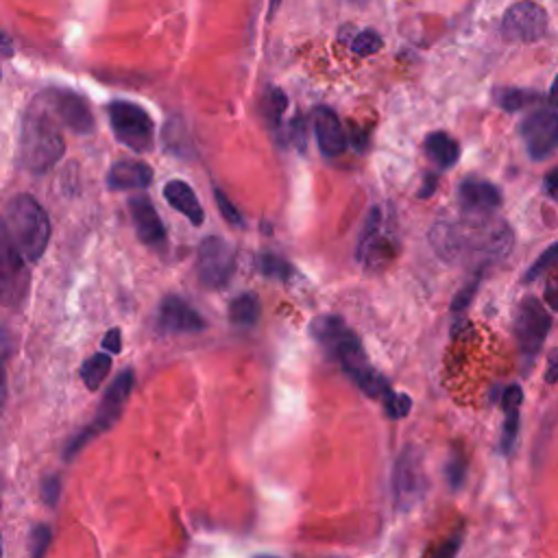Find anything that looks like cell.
Listing matches in <instances>:
<instances>
[{
    "mask_svg": "<svg viewBox=\"0 0 558 558\" xmlns=\"http://www.w3.org/2000/svg\"><path fill=\"white\" fill-rule=\"evenodd\" d=\"M111 368V355H107L105 351L102 353H94L89 355L83 366H81V379L83 384L89 388V390H98L100 384L105 381L107 373Z\"/></svg>",
    "mask_w": 558,
    "mask_h": 558,
    "instance_id": "cell-24",
    "label": "cell"
},
{
    "mask_svg": "<svg viewBox=\"0 0 558 558\" xmlns=\"http://www.w3.org/2000/svg\"><path fill=\"white\" fill-rule=\"evenodd\" d=\"M31 272L28 262L17 251L7 225L0 216V303L15 307L28 294Z\"/></svg>",
    "mask_w": 558,
    "mask_h": 558,
    "instance_id": "cell-7",
    "label": "cell"
},
{
    "mask_svg": "<svg viewBox=\"0 0 558 558\" xmlns=\"http://www.w3.org/2000/svg\"><path fill=\"white\" fill-rule=\"evenodd\" d=\"M207 327L205 318L181 296L168 294L159 303L157 329L163 333H196Z\"/></svg>",
    "mask_w": 558,
    "mask_h": 558,
    "instance_id": "cell-14",
    "label": "cell"
},
{
    "mask_svg": "<svg viewBox=\"0 0 558 558\" xmlns=\"http://www.w3.org/2000/svg\"><path fill=\"white\" fill-rule=\"evenodd\" d=\"M61 124L70 126L74 133H87L94 129V116L87 102L68 89H50L41 96Z\"/></svg>",
    "mask_w": 558,
    "mask_h": 558,
    "instance_id": "cell-15",
    "label": "cell"
},
{
    "mask_svg": "<svg viewBox=\"0 0 558 558\" xmlns=\"http://www.w3.org/2000/svg\"><path fill=\"white\" fill-rule=\"evenodd\" d=\"M536 98H538V94L521 89V87H501L495 92V100L506 111H517V109L525 107L527 102H534Z\"/></svg>",
    "mask_w": 558,
    "mask_h": 558,
    "instance_id": "cell-25",
    "label": "cell"
},
{
    "mask_svg": "<svg viewBox=\"0 0 558 558\" xmlns=\"http://www.w3.org/2000/svg\"><path fill=\"white\" fill-rule=\"evenodd\" d=\"M2 220L22 257L28 264L39 262L50 242V220L46 209L31 194H17L7 203Z\"/></svg>",
    "mask_w": 558,
    "mask_h": 558,
    "instance_id": "cell-4",
    "label": "cell"
},
{
    "mask_svg": "<svg viewBox=\"0 0 558 558\" xmlns=\"http://www.w3.org/2000/svg\"><path fill=\"white\" fill-rule=\"evenodd\" d=\"M59 490H61L59 477H57V475H48V477L44 480V490H41L44 501H46L48 506H54V504H57V497H59Z\"/></svg>",
    "mask_w": 558,
    "mask_h": 558,
    "instance_id": "cell-36",
    "label": "cell"
},
{
    "mask_svg": "<svg viewBox=\"0 0 558 558\" xmlns=\"http://www.w3.org/2000/svg\"><path fill=\"white\" fill-rule=\"evenodd\" d=\"M545 301H547L549 310L558 312V277H556L551 283H547V288H545Z\"/></svg>",
    "mask_w": 558,
    "mask_h": 558,
    "instance_id": "cell-40",
    "label": "cell"
},
{
    "mask_svg": "<svg viewBox=\"0 0 558 558\" xmlns=\"http://www.w3.org/2000/svg\"><path fill=\"white\" fill-rule=\"evenodd\" d=\"M196 270H198V279L205 288H211V290L225 288L235 270L233 246L218 235L205 238L198 246Z\"/></svg>",
    "mask_w": 558,
    "mask_h": 558,
    "instance_id": "cell-11",
    "label": "cell"
},
{
    "mask_svg": "<svg viewBox=\"0 0 558 558\" xmlns=\"http://www.w3.org/2000/svg\"><path fill=\"white\" fill-rule=\"evenodd\" d=\"M549 100L558 107V74H556V78H554V83L549 87Z\"/></svg>",
    "mask_w": 558,
    "mask_h": 558,
    "instance_id": "cell-42",
    "label": "cell"
},
{
    "mask_svg": "<svg viewBox=\"0 0 558 558\" xmlns=\"http://www.w3.org/2000/svg\"><path fill=\"white\" fill-rule=\"evenodd\" d=\"M50 538H52L50 527H48V525H37V527L33 530V549H31V554H33V556H41V554L46 551Z\"/></svg>",
    "mask_w": 558,
    "mask_h": 558,
    "instance_id": "cell-35",
    "label": "cell"
},
{
    "mask_svg": "<svg viewBox=\"0 0 558 558\" xmlns=\"http://www.w3.org/2000/svg\"><path fill=\"white\" fill-rule=\"evenodd\" d=\"M432 244L442 259L480 255L482 264L501 259L512 246V231L504 220L471 218L469 222H438L432 229Z\"/></svg>",
    "mask_w": 558,
    "mask_h": 558,
    "instance_id": "cell-2",
    "label": "cell"
},
{
    "mask_svg": "<svg viewBox=\"0 0 558 558\" xmlns=\"http://www.w3.org/2000/svg\"><path fill=\"white\" fill-rule=\"evenodd\" d=\"M129 209H131V218L137 231V238L148 244V246H159L166 240V229L163 222L155 209V205L150 203V198L146 196H133L129 201Z\"/></svg>",
    "mask_w": 558,
    "mask_h": 558,
    "instance_id": "cell-17",
    "label": "cell"
},
{
    "mask_svg": "<svg viewBox=\"0 0 558 558\" xmlns=\"http://www.w3.org/2000/svg\"><path fill=\"white\" fill-rule=\"evenodd\" d=\"M163 198L168 201V205H172L179 214H183L192 225H203L205 220V211L201 207V201L196 198V192L192 190V185H187L181 179H172L163 185Z\"/></svg>",
    "mask_w": 558,
    "mask_h": 558,
    "instance_id": "cell-20",
    "label": "cell"
},
{
    "mask_svg": "<svg viewBox=\"0 0 558 558\" xmlns=\"http://www.w3.org/2000/svg\"><path fill=\"white\" fill-rule=\"evenodd\" d=\"M102 349H107L109 353H118L122 349V333L118 327L107 331V336L102 338Z\"/></svg>",
    "mask_w": 558,
    "mask_h": 558,
    "instance_id": "cell-37",
    "label": "cell"
},
{
    "mask_svg": "<svg viewBox=\"0 0 558 558\" xmlns=\"http://www.w3.org/2000/svg\"><path fill=\"white\" fill-rule=\"evenodd\" d=\"M277 4H279V0H272V2H270V15H272V13H275V9H277Z\"/></svg>",
    "mask_w": 558,
    "mask_h": 558,
    "instance_id": "cell-43",
    "label": "cell"
},
{
    "mask_svg": "<svg viewBox=\"0 0 558 558\" xmlns=\"http://www.w3.org/2000/svg\"><path fill=\"white\" fill-rule=\"evenodd\" d=\"M384 408H386V414L390 418H403L410 412V408H412V399L408 395H403V392L390 390L386 395V399H384Z\"/></svg>",
    "mask_w": 558,
    "mask_h": 558,
    "instance_id": "cell-31",
    "label": "cell"
},
{
    "mask_svg": "<svg viewBox=\"0 0 558 558\" xmlns=\"http://www.w3.org/2000/svg\"><path fill=\"white\" fill-rule=\"evenodd\" d=\"M521 137L532 159H545L558 148V113L551 109L532 111L521 124Z\"/></svg>",
    "mask_w": 558,
    "mask_h": 558,
    "instance_id": "cell-13",
    "label": "cell"
},
{
    "mask_svg": "<svg viewBox=\"0 0 558 558\" xmlns=\"http://www.w3.org/2000/svg\"><path fill=\"white\" fill-rule=\"evenodd\" d=\"M482 275H484V268H480V270L475 272V277L456 294V299H453V303H451V312H460V310H464V307L473 301L475 290H477V286H480V281H482Z\"/></svg>",
    "mask_w": 558,
    "mask_h": 558,
    "instance_id": "cell-34",
    "label": "cell"
},
{
    "mask_svg": "<svg viewBox=\"0 0 558 558\" xmlns=\"http://www.w3.org/2000/svg\"><path fill=\"white\" fill-rule=\"evenodd\" d=\"M458 203L466 216L482 218L493 214L501 205V192L495 183L486 179L466 177L458 185Z\"/></svg>",
    "mask_w": 558,
    "mask_h": 558,
    "instance_id": "cell-16",
    "label": "cell"
},
{
    "mask_svg": "<svg viewBox=\"0 0 558 558\" xmlns=\"http://www.w3.org/2000/svg\"><path fill=\"white\" fill-rule=\"evenodd\" d=\"M314 133L325 157H338L347 148V135L340 118L329 107L314 109Z\"/></svg>",
    "mask_w": 558,
    "mask_h": 558,
    "instance_id": "cell-18",
    "label": "cell"
},
{
    "mask_svg": "<svg viewBox=\"0 0 558 558\" xmlns=\"http://www.w3.org/2000/svg\"><path fill=\"white\" fill-rule=\"evenodd\" d=\"M107 113L118 142L135 153H146L153 148L155 122L144 107L129 100H111Z\"/></svg>",
    "mask_w": 558,
    "mask_h": 558,
    "instance_id": "cell-5",
    "label": "cell"
},
{
    "mask_svg": "<svg viewBox=\"0 0 558 558\" xmlns=\"http://www.w3.org/2000/svg\"><path fill=\"white\" fill-rule=\"evenodd\" d=\"M392 501L399 510H410L423 497L427 488L425 471H423V456L416 447H405L392 466Z\"/></svg>",
    "mask_w": 558,
    "mask_h": 558,
    "instance_id": "cell-8",
    "label": "cell"
},
{
    "mask_svg": "<svg viewBox=\"0 0 558 558\" xmlns=\"http://www.w3.org/2000/svg\"><path fill=\"white\" fill-rule=\"evenodd\" d=\"M554 264H558V242H554L547 251H543L536 262L530 266V270L525 272V281L530 279H536L538 275H543L545 270H549Z\"/></svg>",
    "mask_w": 558,
    "mask_h": 558,
    "instance_id": "cell-32",
    "label": "cell"
},
{
    "mask_svg": "<svg viewBox=\"0 0 558 558\" xmlns=\"http://www.w3.org/2000/svg\"><path fill=\"white\" fill-rule=\"evenodd\" d=\"M521 401H523V390L517 384H510L504 395H501V410H504V429H501V451L510 453L514 442H517V434H519V410H521Z\"/></svg>",
    "mask_w": 558,
    "mask_h": 558,
    "instance_id": "cell-21",
    "label": "cell"
},
{
    "mask_svg": "<svg viewBox=\"0 0 558 558\" xmlns=\"http://www.w3.org/2000/svg\"><path fill=\"white\" fill-rule=\"evenodd\" d=\"M214 198H216V205L222 214V218L229 222V225H235V227H244V218L240 216L238 207L229 201V196L220 190V187H214Z\"/></svg>",
    "mask_w": 558,
    "mask_h": 558,
    "instance_id": "cell-33",
    "label": "cell"
},
{
    "mask_svg": "<svg viewBox=\"0 0 558 558\" xmlns=\"http://www.w3.org/2000/svg\"><path fill=\"white\" fill-rule=\"evenodd\" d=\"M549 327H551V316L543 307L541 301L527 296L519 303L517 314H514V336H517L521 353L527 360L536 357V353L541 351V347L547 338Z\"/></svg>",
    "mask_w": 558,
    "mask_h": 558,
    "instance_id": "cell-12",
    "label": "cell"
},
{
    "mask_svg": "<svg viewBox=\"0 0 558 558\" xmlns=\"http://www.w3.org/2000/svg\"><path fill=\"white\" fill-rule=\"evenodd\" d=\"M310 331L364 395L381 401L386 399L392 388L388 386L386 377L371 366L360 338L347 327L340 316L320 314L310 323Z\"/></svg>",
    "mask_w": 558,
    "mask_h": 558,
    "instance_id": "cell-1",
    "label": "cell"
},
{
    "mask_svg": "<svg viewBox=\"0 0 558 558\" xmlns=\"http://www.w3.org/2000/svg\"><path fill=\"white\" fill-rule=\"evenodd\" d=\"M545 381H547V384H556V381H558V349H554V351L549 353L547 371H545Z\"/></svg>",
    "mask_w": 558,
    "mask_h": 558,
    "instance_id": "cell-39",
    "label": "cell"
},
{
    "mask_svg": "<svg viewBox=\"0 0 558 558\" xmlns=\"http://www.w3.org/2000/svg\"><path fill=\"white\" fill-rule=\"evenodd\" d=\"M445 477H447V484H449L451 490L462 488L464 477H466V462H464L462 453L453 451V453L449 456V460L445 462Z\"/></svg>",
    "mask_w": 558,
    "mask_h": 558,
    "instance_id": "cell-30",
    "label": "cell"
},
{
    "mask_svg": "<svg viewBox=\"0 0 558 558\" xmlns=\"http://www.w3.org/2000/svg\"><path fill=\"white\" fill-rule=\"evenodd\" d=\"M133 381H135L133 371H124V373H120V375L113 379V384H111V386L107 388V392H105V399H102V403H100V408H98L94 421H92L83 432H78V434L72 438V442L68 445L65 458L76 456L92 438H96L98 434L107 432V429L120 418V414H122V410H124V403H126V399H129V395H131Z\"/></svg>",
    "mask_w": 558,
    "mask_h": 558,
    "instance_id": "cell-6",
    "label": "cell"
},
{
    "mask_svg": "<svg viewBox=\"0 0 558 558\" xmlns=\"http://www.w3.org/2000/svg\"><path fill=\"white\" fill-rule=\"evenodd\" d=\"M0 554H2V545H0Z\"/></svg>",
    "mask_w": 558,
    "mask_h": 558,
    "instance_id": "cell-44",
    "label": "cell"
},
{
    "mask_svg": "<svg viewBox=\"0 0 558 558\" xmlns=\"http://www.w3.org/2000/svg\"><path fill=\"white\" fill-rule=\"evenodd\" d=\"M0 48L7 52V54H11V50H13V46H11V39H9V35L0 28Z\"/></svg>",
    "mask_w": 558,
    "mask_h": 558,
    "instance_id": "cell-41",
    "label": "cell"
},
{
    "mask_svg": "<svg viewBox=\"0 0 558 558\" xmlns=\"http://www.w3.org/2000/svg\"><path fill=\"white\" fill-rule=\"evenodd\" d=\"M0 74H2V72H0Z\"/></svg>",
    "mask_w": 558,
    "mask_h": 558,
    "instance_id": "cell-45",
    "label": "cell"
},
{
    "mask_svg": "<svg viewBox=\"0 0 558 558\" xmlns=\"http://www.w3.org/2000/svg\"><path fill=\"white\" fill-rule=\"evenodd\" d=\"M392 244H395V238L390 233V225L386 220L384 209L373 207L357 238V246H355L357 262L375 270L392 257Z\"/></svg>",
    "mask_w": 558,
    "mask_h": 558,
    "instance_id": "cell-9",
    "label": "cell"
},
{
    "mask_svg": "<svg viewBox=\"0 0 558 558\" xmlns=\"http://www.w3.org/2000/svg\"><path fill=\"white\" fill-rule=\"evenodd\" d=\"M286 107H288L286 94H283L279 87H268V92H266V96H264V109H266V116H268V120H270L272 126L279 124V120H281Z\"/></svg>",
    "mask_w": 558,
    "mask_h": 558,
    "instance_id": "cell-28",
    "label": "cell"
},
{
    "mask_svg": "<svg viewBox=\"0 0 558 558\" xmlns=\"http://www.w3.org/2000/svg\"><path fill=\"white\" fill-rule=\"evenodd\" d=\"M257 266H259V272L264 277H270V279H283L286 281L292 275V266L275 253H262L259 259H257Z\"/></svg>",
    "mask_w": 558,
    "mask_h": 558,
    "instance_id": "cell-26",
    "label": "cell"
},
{
    "mask_svg": "<svg viewBox=\"0 0 558 558\" xmlns=\"http://www.w3.org/2000/svg\"><path fill=\"white\" fill-rule=\"evenodd\" d=\"M543 190H545V194H547L549 198L558 201V166L551 168V170L545 174V179H543Z\"/></svg>",
    "mask_w": 558,
    "mask_h": 558,
    "instance_id": "cell-38",
    "label": "cell"
},
{
    "mask_svg": "<svg viewBox=\"0 0 558 558\" xmlns=\"http://www.w3.org/2000/svg\"><path fill=\"white\" fill-rule=\"evenodd\" d=\"M13 353V340L4 325H0V408L7 399V360Z\"/></svg>",
    "mask_w": 558,
    "mask_h": 558,
    "instance_id": "cell-29",
    "label": "cell"
},
{
    "mask_svg": "<svg viewBox=\"0 0 558 558\" xmlns=\"http://www.w3.org/2000/svg\"><path fill=\"white\" fill-rule=\"evenodd\" d=\"M153 181V170L140 159H120L111 166L107 183L111 190H144Z\"/></svg>",
    "mask_w": 558,
    "mask_h": 558,
    "instance_id": "cell-19",
    "label": "cell"
},
{
    "mask_svg": "<svg viewBox=\"0 0 558 558\" xmlns=\"http://www.w3.org/2000/svg\"><path fill=\"white\" fill-rule=\"evenodd\" d=\"M547 33V13L532 0L510 4L501 17V37L512 44H532Z\"/></svg>",
    "mask_w": 558,
    "mask_h": 558,
    "instance_id": "cell-10",
    "label": "cell"
},
{
    "mask_svg": "<svg viewBox=\"0 0 558 558\" xmlns=\"http://www.w3.org/2000/svg\"><path fill=\"white\" fill-rule=\"evenodd\" d=\"M425 153L440 168H451L460 157V146L449 133L434 131L425 137Z\"/></svg>",
    "mask_w": 558,
    "mask_h": 558,
    "instance_id": "cell-22",
    "label": "cell"
},
{
    "mask_svg": "<svg viewBox=\"0 0 558 558\" xmlns=\"http://www.w3.org/2000/svg\"><path fill=\"white\" fill-rule=\"evenodd\" d=\"M65 140L61 133V122L39 96L26 109L20 126V148L17 159L22 168L35 174L48 172L63 157Z\"/></svg>",
    "mask_w": 558,
    "mask_h": 558,
    "instance_id": "cell-3",
    "label": "cell"
},
{
    "mask_svg": "<svg viewBox=\"0 0 558 558\" xmlns=\"http://www.w3.org/2000/svg\"><path fill=\"white\" fill-rule=\"evenodd\" d=\"M259 318V299L253 292H242L229 303V320L238 327H251Z\"/></svg>",
    "mask_w": 558,
    "mask_h": 558,
    "instance_id": "cell-23",
    "label": "cell"
},
{
    "mask_svg": "<svg viewBox=\"0 0 558 558\" xmlns=\"http://www.w3.org/2000/svg\"><path fill=\"white\" fill-rule=\"evenodd\" d=\"M381 44H384V41H381L379 33H375V31H371V28H364V31H360V33L353 35L349 48H351V52L357 54V57H371V54H375V52L381 48Z\"/></svg>",
    "mask_w": 558,
    "mask_h": 558,
    "instance_id": "cell-27",
    "label": "cell"
}]
</instances>
